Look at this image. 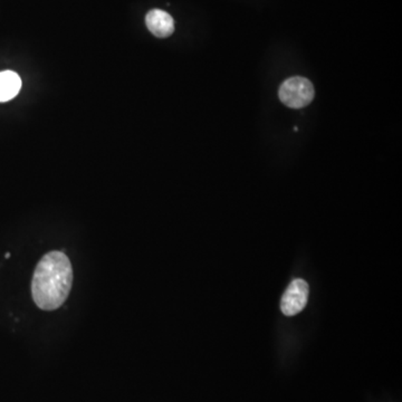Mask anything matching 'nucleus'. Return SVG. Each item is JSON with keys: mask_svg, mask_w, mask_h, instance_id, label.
Listing matches in <instances>:
<instances>
[{"mask_svg": "<svg viewBox=\"0 0 402 402\" xmlns=\"http://www.w3.org/2000/svg\"><path fill=\"white\" fill-rule=\"evenodd\" d=\"M22 89L19 75L12 71L0 72V102L14 99Z\"/></svg>", "mask_w": 402, "mask_h": 402, "instance_id": "obj_5", "label": "nucleus"}, {"mask_svg": "<svg viewBox=\"0 0 402 402\" xmlns=\"http://www.w3.org/2000/svg\"><path fill=\"white\" fill-rule=\"evenodd\" d=\"M5 256H6V258H9V257H10V254H9V253H7V254L5 255Z\"/></svg>", "mask_w": 402, "mask_h": 402, "instance_id": "obj_6", "label": "nucleus"}, {"mask_svg": "<svg viewBox=\"0 0 402 402\" xmlns=\"http://www.w3.org/2000/svg\"><path fill=\"white\" fill-rule=\"evenodd\" d=\"M308 284L302 278H296L288 285L280 300V311L286 317H294L305 308L308 300Z\"/></svg>", "mask_w": 402, "mask_h": 402, "instance_id": "obj_3", "label": "nucleus"}, {"mask_svg": "<svg viewBox=\"0 0 402 402\" xmlns=\"http://www.w3.org/2000/svg\"><path fill=\"white\" fill-rule=\"evenodd\" d=\"M313 84L304 77H291L280 85L278 97L291 109H302L313 101Z\"/></svg>", "mask_w": 402, "mask_h": 402, "instance_id": "obj_2", "label": "nucleus"}, {"mask_svg": "<svg viewBox=\"0 0 402 402\" xmlns=\"http://www.w3.org/2000/svg\"><path fill=\"white\" fill-rule=\"evenodd\" d=\"M73 271L69 257L53 251L40 260L32 282L33 299L38 308L53 311L63 305L71 292Z\"/></svg>", "mask_w": 402, "mask_h": 402, "instance_id": "obj_1", "label": "nucleus"}, {"mask_svg": "<svg viewBox=\"0 0 402 402\" xmlns=\"http://www.w3.org/2000/svg\"><path fill=\"white\" fill-rule=\"evenodd\" d=\"M146 27L156 37L166 38L174 32V20L171 15L161 9H152L146 17Z\"/></svg>", "mask_w": 402, "mask_h": 402, "instance_id": "obj_4", "label": "nucleus"}]
</instances>
